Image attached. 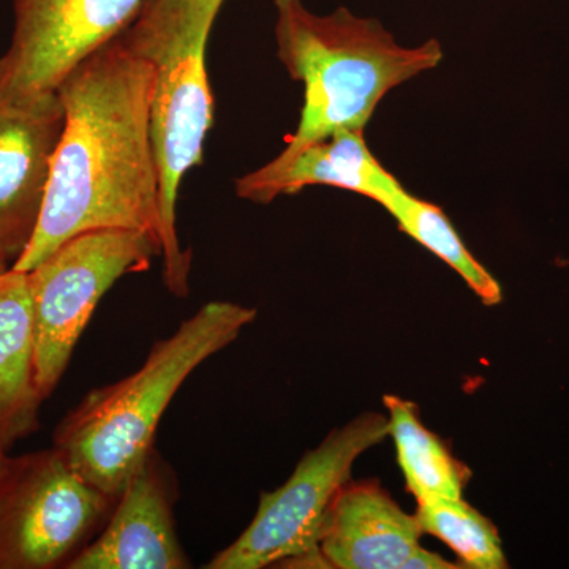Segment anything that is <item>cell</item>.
Segmentation results:
<instances>
[{
  "label": "cell",
  "instance_id": "1",
  "mask_svg": "<svg viewBox=\"0 0 569 569\" xmlns=\"http://www.w3.org/2000/svg\"><path fill=\"white\" fill-rule=\"evenodd\" d=\"M152 88V67L118 39L59 86L66 121L43 209L31 244L11 268L31 271L84 231H146L160 241Z\"/></svg>",
  "mask_w": 569,
  "mask_h": 569
},
{
  "label": "cell",
  "instance_id": "2",
  "mask_svg": "<svg viewBox=\"0 0 569 569\" xmlns=\"http://www.w3.org/2000/svg\"><path fill=\"white\" fill-rule=\"evenodd\" d=\"M277 58L305 86L295 133L277 160L343 130H365L378 104L397 86L443 61L437 40L402 47L376 18L346 7L317 14L302 0H274Z\"/></svg>",
  "mask_w": 569,
  "mask_h": 569
},
{
  "label": "cell",
  "instance_id": "3",
  "mask_svg": "<svg viewBox=\"0 0 569 569\" xmlns=\"http://www.w3.org/2000/svg\"><path fill=\"white\" fill-rule=\"evenodd\" d=\"M257 310L212 301L153 343L132 376L96 388L59 422L54 445L70 466L112 498L153 448L164 410L197 367L231 346Z\"/></svg>",
  "mask_w": 569,
  "mask_h": 569
},
{
  "label": "cell",
  "instance_id": "4",
  "mask_svg": "<svg viewBox=\"0 0 569 569\" xmlns=\"http://www.w3.org/2000/svg\"><path fill=\"white\" fill-rule=\"evenodd\" d=\"M224 0H142L116 39L153 71L152 140L160 181L163 282L176 298L190 291L192 254L183 250L176 206L183 176L203 162L213 126L206 48Z\"/></svg>",
  "mask_w": 569,
  "mask_h": 569
},
{
  "label": "cell",
  "instance_id": "5",
  "mask_svg": "<svg viewBox=\"0 0 569 569\" xmlns=\"http://www.w3.org/2000/svg\"><path fill=\"white\" fill-rule=\"evenodd\" d=\"M387 437L389 419L376 411L329 433L306 452L283 486L261 493L249 527L204 568H326L318 548L326 515L350 481L356 460Z\"/></svg>",
  "mask_w": 569,
  "mask_h": 569
},
{
  "label": "cell",
  "instance_id": "6",
  "mask_svg": "<svg viewBox=\"0 0 569 569\" xmlns=\"http://www.w3.org/2000/svg\"><path fill=\"white\" fill-rule=\"evenodd\" d=\"M116 500L56 447L9 456L0 468V569H67L103 529Z\"/></svg>",
  "mask_w": 569,
  "mask_h": 569
},
{
  "label": "cell",
  "instance_id": "7",
  "mask_svg": "<svg viewBox=\"0 0 569 569\" xmlns=\"http://www.w3.org/2000/svg\"><path fill=\"white\" fill-rule=\"evenodd\" d=\"M162 254L159 238L146 231H84L67 239L28 271L37 336V383L43 400L54 392L93 310L130 272Z\"/></svg>",
  "mask_w": 569,
  "mask_h": 569
},
{
  "label": "cell",
  "instance_id": "8",
  "mask_svg": "<svg viewBox=\"0 0 569 569\" xmlns=\"http://www.w3.org/2000/svg\"><path fill=\"white\" fill-rule=\"evenodd\" d=\"M142 0H13L14 29L0 56V88L58 92L63 80L114 40Z\"/></svg>",
  "mask_w": 569,
  "mask_h": 569
},
{
  "label": "cell",
  "instance_id": "9",
  "mask_svg": "<svg viewBox=\"0 0 569 569\" xmlns=\"http://www.w3.org/2000/svg\"><path fill=\"white\" fill-rule=\"evenodd\" d=\"M63 121L58 92L0 88V246L11 266L39 224Z\"/></svg>",
  "mask_w": 569,
  "mask_h": 569
},
{
  "label": "cell",
  "instance_id": "10",
  "mask_svg": "<svg viewBox=\"0 0 569 569\" xmlns=\"http://www.w3.org/2000/svg\"><path fill=\"white\" fill-rule=\"evenodd\" d=\"M178 479L156 448L142 458L110 519L67 569L190 568L176 530Z\"/></svg>",
  "mask_w": 569,
  "mask_h": 569
},
{
  "label": "cell",
  "instance_id": "11",
  "mask_svg": "<svg viewBox=\"0 0 569 569\" xmlns=\"http://www.w3.org/2000/svg\"><path fill=\"white\" fill-rule=\"evenodd\" d=\"M417 516L407 515L377 481H348L320 533L326 568L407 569L422 548Z\"/></svg>",
  "mask_w": 569,
  "mask_h": 569
},
{
  "label": "cell",
  "instance_id": "12",
  "mask_svg": "<svg viewBox=\"0 0 569 569\" xmlns=\"http://www.w3.org/2000/svg\"><path fill=\"white\" fill-rule=\"evenodd\" d=\"M312 186L348 190L378 204L403 187L370 151L365 130H343L307 146L291 159L271 160L242 176L236 181V193L242 200L269 204Z\"/></svg>",
  "mask_w": 569,
  "mask_h": 569
},
{
  "label": "cell",
  "instance_id": "13",
  "mask_svg": "<svg viewBox=\"0 0 569 569\" xmlns=\"http://www.w3.org/2000/svg\"><path fill=\"white\" fill-rule=\"evenodd\" d=\"M37 336L28 272L10 268L0 276V449L39 429Z\"/></svg>",
  "mask_w": 569,
  "mask_h": 569
},
{
  "label": "cell",
  "instance_id": "14",
  "mask_svg": "<svg viewBox=\"0 0 569 569\" xmlns=\"http://www.w3.org/2000/svg\"><path fill=\"white\" fill-rule=\"evenodd\" d=\"M385 407L400 470L417 501L462 497L470 470L451 455L440 437L426 429L418 407L397 396H385Z\"/></svg>",
  "mask_w": 569,
  "mask_h": 569
},
{
  "label": "cell",
  "instance_id": "15",
  "mask_svg": "<svg viewBox=\"0 0 569 569\" xmlns=\"http://www.w3.org/2000/svg\"><path fill=\"white\" fill-rule=\"evenodd\" d=\"M381 206L395 217L403 233L458 272L486 306H497L501 301L500 283L467 249L440 206L415 197L403 187Z\"/></svg>",
  "mask_w": 569,
  "mask_h": 569
},
{
  "label": "cell",
  "instance_id": "16",
  "mask_svg": "<svg viewBox=\"0 0 569 569\" xmlns=\"http://www.w3.org/2000/svg\"><path fill=\"white\" fill-rule=\"evenodd\" d=\"M417 519L422 533L447 542L458 553L460 567L508 568L500 535L478 509L460 498H430L418 501Z\"/></svg>",
  "mask_w": 569,
  "mask_h": 569
},
{
  "label": "cell",
  "instance_id": "17",
  "mask_svg": "<svg viewBox=\"0 0 569 569\" xmlns=\"http://www.w3.org/2000/svg\"><path fill=\"white\" fill-rule=\"evenodd\" d=\"M11 268V263L9 261V258H7L6 252H3L2 246H0V276L3 274V272L9 271Z\"/></svg>",
  "mask_w": 569,
  "mask_h": 569
},
{
  "label": "cell",
  "instance_id": "18",
  "mask_svg": "<svg viewBox=\"0 0 569 569\" xmlns=\"http://www.w3.org/2000/svg\"><path fill=\"white\" fill-rule=\"evenodd\" d=\"M7 458H9V455H7L6 451H2V449H0V468L3 467V463H6Z\"/></svg>",
  "mask_w": 569,
  "mask_h": 569
}]
</instances>
